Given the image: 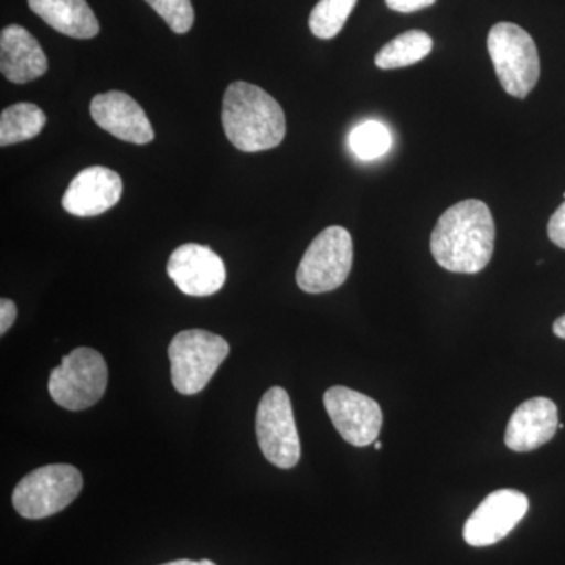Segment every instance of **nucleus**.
Here are the masks:
<instances>
[{"instance_id":"nucleus-1","label":"nucleus","mask_w":565,"mask_h":565,"mask_svg":"<svg viewBox=\"0 0 565 565\" xmlns=\"http://www.w3.org/2000/svg\"><path fill=\"white\" fill-rule=\"evenodd\" d=\"M494 222L481 200H463L446 210L430 236L438 266L455 274H478L489 266L494 250Z\"/></svg>"},{"instance_id":"nucleus-19","label":"nucleus","mask_w":565,"mask_h":565,"mask_svg":"<svg viewBox=\"0 0 565 565\" xmlns=\"http://www.w3.org/2000/svg\"><path fill=\"white\" fill-rule=\"evenodd\" d=\"M359 0H319L310 14V31L321 40H332L343 31Z\"/></svg>"},{"instance_id":"nucleus-24","label":"nucleus","mask_w":565,"mask_h":565,"mask_svg":"<svg viewBox=\"0 0 565 565\" xmlns=\"http://www.w3.org/2000/svg\"><path fill=\"white\" fill-rule=\"evenodd\" d=\"M18 318V308L13 300H0V333L6 334Z\"/></svg>"},{"instance_id":"nucleus-12","label":"nucleus","mask_w":565,"mask_h":565,"mask_svg":"<svg viewBox=\"0 0 565 565\" xmlns=\"http://www.w3.org/2000/svg\"><path fill=\"white\" fill-rule=\"evenodd\" d=\"M90 114L99 128L117 139L134 145H147L154 140V129L147 114L126 93L114 90L96 95L92 99Z\"/></svg>"},{"instance_id":"nucleus-20","label":"nucleus","mask_w":565,"mask_h":565,"mask_svg":"<svg viewBox=\"0 0 565 565\" xmlns=\"http://www.w3.org/2000/svg\"><path fill=\"white\" fill-rule=\"evenodd\" d=\"M392 134L379 121H366L356 126L349 136V147L362 161L382 158L392 148Z\"/></svg>"},{"instance_id":"nucleus-27","label":"nucleus","mask_w":565,"mask_h":565,"mask_svg":"<svg viewBox=\"0 0 565 565\" xmlns=\"http://www.w3.org/2000/svg\"><path fill=\"white\" fill-rule=\"evenodd\" d=\"M374 448L377 449V451H379V449H382L381 441H374Z\"/></svg>"},{"instance_id":"nucleus-21","label":"nucleus","mask_w":565,"mask_h":565,"mask_svg":"<svg viewBox=\"0 0 565 565\" xmlns=\"http://www.w3.org/2000/svg\"><path fill=\"white\" fill-rule=\"evenodd\" d=\"M178 35L191 31L195 21L191 0H145Z\"/></svg>"},{"instance_id":"nucleus-6","label":"nucleus","mask_w":565,"mask_h":565,"mask_svg":"<svg viewBox=\"0 0 565 565\" xmlns=\"http://www.w3.org/2000/svg\"><path fill=\"white\" fill-rule=\"evenodd\" d=\"M230 353L225 338L207 330H184L169 345L172 382L178 393L191 396L210 384Z\"/></svg>"},{"instance_id":"nucleus-9","label":"nucleus","mask_w":565,"mask_h":565,"mask_svg":"<svg viewBox=\"0 0 565 565\" xmlns=\"http://www.w3.org/2000/svg\"><path fill=\"white\" fill-rule=\"evenodd\" d=\"M323 407L348 444L363 448L377 441L384 415L373 397L348 386H332L323 394Z\"/></svg>"},{"instance_id":"nucleus-25","label":"nucleus","mask_w":565,"mask_h":565,"mask_svg":"<svg viewBox=\"0 0 565 565\" xmlns=\"http://www.w3.org/2000/svg\"><path fill=\"white\" fill-rule=\"evenodd\" d=\"M553 333L561 338V340H565V315L557 318L555 323H553Z\"/></svg>"},{"instance_id":"nucleus-10","label":"nucleus","mask_w":565,"mask_h":565,"mask_svg":"<svg viewBox=\"0 0 565 565\" xmlns=\"http://www.w3.org/2000/svg\"><path fill=\"white\" fill-rule=\"evenodd\" d=\"M530 509L525 493L519 490H494L476 508L463 526V539L471 546H489L511 534Z\"/></svg>"},{"instance_id":"nucleus-11","label":"nucleus","mask_w":565,"mask_h":565,"mask_svg":"<svg viewBox=\"0 0 565 565\" xmlns=\"http://www.w3.org/2000/svg\"><path fill=\"white\" fill-rule=\"evenodd\" d=\"M167 273L181 292L207 297L221 291L226 280L225 264L210 247L184 244L170 255Z\"/></svg>"},{"instance_id":"nucleus-26","label":"nucleus","mask_w":565,"mask_h":565,"mask_svg":"<svg viewBox=\"0 0 565 565\" xmlns=\"http://www.w3.org/2000/svg\"><path fill=\"white\" fill-rule=\"evenodd\" d=\"M161 565H217L212 563L210 559H202V561H192V559H178L172 561V563H166Z\"/></svg>"},{"instance_id":"nucleus-5","label":"nucleus","mask_w":565,"mask_h":565,"mask_svg":"<svg viewBox=\"0 0 565 565\" xmlns=\"http://www.w3.org/2000/svg\"><path fill=\"white\" fill-rule=\"evenodd\" d=\"M109 382L106 360L90 348H77L52 370L47 390L54 403L71 412L85 411L104 396Z\"/></svg>"},{"instance_id":"nucleus-22","label":"nucleus","mask_w":565,"mask_h":565,"mask_svg":"<svg viewBox=\"0 0 565 565\" xmlns=\"http://www.w3.org/2000/svg\"><path fill=\"white\" fill-rule=\"evenodd\" d=\"M548 237L553 244L565 250V202L557 207L548 222Z\"/></svg>"},{"instance_id":"nucleus-7","label":"nucleus","mask_w":565,"mask_h":565,"mask_svg":"<svg viewBox=\"0 0 565 565\" xmlns=\"http://www.w3.org/2000/svg\"><path fill=\"white\" fill-rule=\"evenodd\" d=\"M352 262L351 233L343 226H329L305 252L296 274L297 285L308 294L334 291L348 280Z\"/></svg>"},{"instance_id":"nucleus-16","label":"nucleus","mask_w":565,"mask_h":565,"mask_svg":"<svg viewBox=\"0 0 565 565\" xmlns=\"http://www.w3.org/2000/svg\"><path fill=\"white\" fill-rule=\"evenodd\" d=\"M29 7L54 31L71 39L90 40L99 33L98 18L87 0H29Z\"/></svg>"},{"instance_id":"nucleus-3","label":"nucleus","mask_w":565,"mask_h":565,"mask_svg":"<svg viewBox=\"0 0 565 565\" xmlns=\"http://www.w3.org/2000/svg\"><path fill=\"white\" fill-rule=\"evenodd\" d=\"M487 47L501 87L508 95L525 99L541 76L533 36L514 22H498L490 29Z\"/></svg>"},{"instance_id":"nucleus-23","label":"nucleus","mask_w":565,"mask_h":565,"mask_svg":"<svg viewBox=\"0 0 565 565\" xmlns=\"http://www.w3.org/2000/svg\"><path fill=\"white\" fill-rule=\"evenodd\" d=\"M437 0H385L386 7L399 13H414V11L427 9Z\"/></svg>"},{"instance_id":"nucleus-14","label":"nucleus","mask_w":565,"mask_h":565,"mask_svg":"<svg viewBox=\"0 0 565 565\" xmlns=\"http://www.w3.org/2000/svg\"><path fill=\"white\" fill-rule=\"evenodd\" d=\"M559 429L556 404L533 397L516 407L505 429L504 444L511 451L530 452L548 444Z\"/></svg>"},{"instance_id":"nucleus-8","label":"nucleus","mask_w":565,"mask_h":565,"mask_svg":"<svg viewBox=\"0 0 565 565\" xmlns=\"http://www.w3.org/2000/svg\"><path fill=\"white\" fill-rule=\"evenodd\" d=\"M256 437L264 457L275 467L289 470L300 460V440L289 394L281 386L264 393L256 411Z\"/></svg>"},{"instance_id":"nucleus-28","label":"nucleus","mask_w":565,"mask_h":565,"mask_svg":"<svg viewBox=\"0 0 565 565\" xmlns=\"http://www.w3.org/2000/svg\"><path fill=\"white\" fill-rule=\"evenodd\" d=\"M564 199H565V193H564Z\"/></svg>"},{"instance_id":"nucleus-18","label":"nucleus","mask_w":565,"mask_h":565,"mask_svg":"<svg viewBox=\"0 0 565 565\" xmlns=\"http://www.w3.org/2000/svg\"><path fill=\"white\" fill-rule=\"evenodd\" d=\"M46 126V115L36 104L18 103L0 115V145L3 148L35 139Z\"/></svg>"},{"instance_id":"nucleus-15","label":"nucleus","mask_w":565,"mask_h":565,"mask_svg":"<svg viewBox=\"0 0 565 565\" xmlns=\"http://www.w3.org/2000/svg\"><path fill=\"white\" fill-rule=\"evenodd\" d=\"M0 71L13 84H29L47 71V58L39 40L22 25L11 24L0 35Z\"/></svg>"},{"instance_id":"nucleus-2","label":"nucleus","mask_w":565,"mask_h":565,"mask_svg":"<svg viewBox=\"0 0 565 565\" xmlns=\"http://www.w3.org/2000/svg\"><path fill=\"white\" fill-rule=\"evenodd\" d=\"M223 131L237 150H273L286 136V117L280 104L258 85L233 82L222 106Z\"/></svg>"},{"instance_id":"nucleus-17","label":"nucleus","mask_w":565,"mask_h":565,"mask_svg":"<svg viewBox=\"0 0 565 565\" xmlns=\"http://www.w3.org/2000/svg\"><path fill=\"white\" fill-rule=\"evenodd\" d=\"M433 47L434 41L426 32H404L375 54V66L381 70L405 68L426 58Z\"/></svg>"},{"instance_id":"nucleus-13","label":"nucleus","mask_w":565,"mask_h":565,"mask_svg":"<svg viewBox=\"0 0 565 565\" xmlns=\"http://www.w3.org/2000/svg\"><path fill=\"white\" fill-rule=\"evenodd\" d=\"M121 193L120 174L107 167H88L70 182L62 206L77 217H95L120 202Z\"/></svg>"},{"instance_id":"nucleus-4","label":"nucleus","mask_w":565,"mask_h":565,"mask_svg":"<svg viewBox=\"0 0 565 565\" xmlns=\"http://www.w3.org/2000/svg\"><path fill=\"white\" fill-rule=\"evenodd\" d=\"M82 487L84 479L73 465H44L18 482L11 501L24 519H46L68 508L79 497Z\"/></svg>"}]
</instances>
